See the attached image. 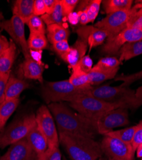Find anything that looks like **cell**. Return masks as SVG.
Returning <instances> with one entry per match:
<instances>
[{"instance_id":"obj_1","label":"cell","mask_w":142,"mask_h":160,"mask_svg":"<svg viewBox=\"0 0 142 160\" xmlns=\"http://www.w3.org/2000/svg\"><path fill=\"white\" fill-rule=\"evenodd\" d=\"M47 107L52 114L58 132H66L94 138L98 134L95 124L63 102H53Z\"/></svg>"},{"instance_id":"obj_2","label":"cell","mask_w":142,"mask_h":160,"mask_svg":"<svg viewBox=\"0 0 142 160\" xmlns=\"http://www.w3.org/2000/svg\"><path fill=\"white\" fill-rule=\"evenodd\" d=\"M60 143L72 160H98L103 154L100 144L94 138L58 132Z\"/></svg>"},{"instance_id":"obj_3","label":"cell","mask_w":142,"mask_h":160,"mask_svg":"<svg viewBox=\"0 0 142 160\" xmlns=\"http://www.w3.org/2000/svg\"><path fill=\"white\" fill-rule=\"evenodd\" d=\"M88 95L114 104L118 108L134 110L135 91L130 87L122 85L111 87L105 85L95 88L92 87L89 90Z\"/></svg>"},{"instance_id":"obj_4","label":"cell","mask_w":142,"mask_h":160,"mask_svg":"<svg viewBox=\"0 0 142 160\" xmlns=\"http://www.w3.org/2000/svg\"><path fill=\"white\" fill-rule=\"evenodd\" d=\"M92 87L77 88L71 84L69 79L46 82L41 89V95L47 104L63 101L69 102L82 95L88 94Z\"/></svg>"},{"instance_id":"obj_5","label":"cell","mask_w":142,"mask_h":160,"mask_svg":"<svg viewBox=\"0 0 142 160\" xmlns=\"http://www.w3.org/2000/svg\"><path fill=\"white\" fill-rule=\"evenodd\" d=\"M69 104L77 113L93 122L95 124L102 115L111 110L119 108L114 104L108 103L88 94L77 98L69 102Z\"/></svg>"},{"instance_id":"obj_6","label":"cell","mask_w":142,"mask_h":160,"mask_svg":"<svg viewBox=\"0 0 142 160\" xmlns=\"http://www.w3.org/2000/svg\"><path fill=\"white\" fill-rule=\"evenodd\" d=\"M36 125L35 115L33 114L24 116L13 122L0 132V148L4 149L25 138Z\"/></svg>"},{"instance_id":"obj_7","label":"cell","mask_w":142,"mask_h":160,"mask_svg":"<svg viewBox=\"0 0 142 160\" xmlns=\"http://www.w3.org/2000/svg\"><path fill=\"white\" fill-rule=\"evenodd\" d=\"M35 119L37 126L47 140L48 148H59V135L55 121L47 106L42 105L38 108Z\"/></svg>"},{"instance_id":"obj_8","label":"cell","mask_w":142,"mask_h":160,"mask_svg":"<svg viewBox=\"0 0 142 160\" xmlns=\"http://www.w3.org/2000/svg\"><path fill=\"white\" fill-rule=\"evenodd\" d=\"M24 25V22L19 17L13 15L10 19L1 22L0 28L8 33L14 42L21 49L24 58L27 59L31 57V51L26 39Z\"/></svg>"},{"instance_id":"obj_9","label":"cell","mask_w":142,"mask_h":160,"mask_svg":"<svg viewBox=\"0 0 142 160\" xmlns=\"http://www.w3.org/2000/svg\"><path fill=\"white\" fill-rule=\"evenodd\" d=\"M103 154L113 160H133L135 152L131 144L105 135L100 143Z\"/></svg>"},{"instance_id":"obj_10","label":"cell","mask_w":142,"mask_h":160,"mask_svg":"<svg viewBox=\"0 0 142 160\" xmlns=\"http://www.w3.org/2000/svg\"><path fill=\"white\" fill-rule=\"evenodd\" d=\"M130 124L127 109L119 108L107 112L102 115L96 122L98 134L105 135L114 128Z\"/></svg>"},{"instance_id":"obj_11","label":"cell","mask_w":142,"mask_h":160,"mask_svg":"<svg viewBox=\"0 0 142 160\" xmlns=\"http://www.w3.org/2000/svg\"><path fill=\"white\" fill-rule=\"evenodd\" d=\"M130 16V10L113 12L98 21L94 26L105 31L107 39H111L127 28Z\"/></svg>"},{"instance_id":"obj_12","label":"cell","mask_w":142,"mask_h":160,"mask_svg":"<svg viewBox=\"0 0 142 160\" xmlns=\"http://www.w3.org/2000/svg\"><path fill=\"white\" fill-rule=\"evenodd\" d=\"M141 41H142V30L127 28L113 38L107 39L101 51L108 56L115 55L125 44Z\"/></svg>"},{"instance_id":"obj_13","label":"cell","mask_w":142,"mask_h":160,"mask_svg":"<svg viewBox=\"0 0 142 160\" xmlns=\"http://www.w3.org/2000/svg\"><path fill=\"white\" fill-rule=\"evenodd\" d=\"M36 159L37 154L26 138L10 145L7 152L0 158V160Z\"/></svg>"},{"instance_id":"obj_14","label":"cell","mask_w":142,"mask_h":160,"mask_svg":"<svg viewBox=\"0 0 142 160\" xmlns=\"http://www.w3.org/2000/svg\"><path fill=\"white\" fill-rule=\"evenodd\" d=\"M78 37L84 39L91 49L103 44L108 38L107 33L95 26H83L76 30Z\"/></svg>"},{"instance_id":"obj_15","label":"cell","mask_w":142,"mask_h":160,"mask_svg":"<svg viewBox=\"0 0 142 160\" xmlns=\"http://www.w3.org/2000/svg\"><path fill=\"white\" fill-rule=\"evenodd\" d=\"M88 48L87 42L84 39L78 37L75 43L70 48V49L61 55L60 58L67 63L72 68V67L77 65L80 60L85 56Z\"/></svg>"},{"instance_id":"obj_16","label":"cell","mask_w":142,"mask_h":160,"mask_svg":"<svg viewBox=\"0 0 142 160\" xmlns=\"http://www.w3.org/2000/svg\"><path fill=\"white\" fill-rule=\"evenodd\" d=\"M44 65L41 62L34 60L32 57L25 59L21 65V71L24 78L37 80L43 83Z\"/></svg>"},{"instance_id":"obj_17","label":"cell","mask_w":142,"mask_h":160,"mask_svg":"<svg viewBox=\"0 0 142 160\" xmlns=\"http://www.w3.org/2000/svg\"><path fill=\"white\" fill-rule=\"evenodd\" d=\"M26 138L36 153L37 157L44 154L48 149L47 140L37 125L34 127Z\"/></svg>"},{"instance_id":"obj_18","label":"cell","mask_w":142,"mask_h":160,"mask_svg":"<svg viewBox=\"0 0 142 160\" xmlns=\"http://www.w3.org/2000/svg\"><path fill=\"white\" fill-rule=\"evenodd\" d=\"M29 87V83L24 79L10 76L5 92V100L19 99L21 93Z\"/></svg>"},{"instance_id":"obj_19","label":"cell","mask_w":142,"mask_h":160,"mask_svg":"<svg viewBox=\"0 0 142 160\" xmlns=\"http://www.w3.org/2000/svg\"><path fill=\"white\" fill-rule=\"evenodd\" d=\"M34 0H16L12 7L13 15L19 17L27 24L33 14Z\"/></svg>"},{"instance_id":"obj_20","label":"cell","mask_w":142,"mask_h":160,"mask_svg":"<svg viewBox=\"0 0 142 160\" xmlns=\"http://www.w3.org/2000/svg\"><path fill=\"white\" fill-rule=\"evenodd\" d=\"M46 33L47 40L52 44L68 40L70 35V31L68 28L63 24H53L47 26Z\"/></svg>"},{"instance_id":"obj_21","label":"cell","mask_w":142,"mask_h":160,"mask_svg":"<svg viewBox=\"0 0 142 160\" xmlns=\"http://www.w3.org/2000/svg\"><path fill=\"white\" fill-rule=\"evenodd\" d=\"M16 44L11 39L9 47L0 55V73L10 72V69L16 59Z\"/></svg>"},{"instance_id":"obj_22","label":"cell","mask_w":142,"mask_h":160,"mask_svg":"<svg viewBox=\"0 0 142 160\" xmlns=\"http://www.w3.org/2000/svg\"><path fill=\"white\" fill-rule=\"evenodd\" d=\"M19 99L5 100L0 104V132L3 129L8 118L17 108Z\"/></svg>"},{"instance_id":"obj_23","label":"cell","mask_w":142,"mask_h":160,"mask_svg":"<svg viewBox=\"0 0 142 160\" xmlns=\"http://www.w3.org/2000/svg\"><path fill=\"white\" fill-rule=\"evenodd\" d=\"M118 53L119 54V59L121 63L142 55V41L125 44Z\"/></svg>"},{"instance_id":"obj_24","label":"cell","mask_w":142,"mask_h":160,"mask_svg":"<svg viewBox=\"0 0 142 160\" xmlns=\"http://www.w3.org/2000/svg\"><path fill=\"white\" fill-rule=\"evenodd\" d=\"M133 2L132 0H104L101 4L108 15L116 12L130 10Z\"/></svg>"},{"instance_id":"obj_25","label":"cell","mask_w":142,"mask_h":160,"mask_svg":"<svg viewBox=\"0 0 142 160\" xmlns=\"http://www.w3.org/2000/svg\"><path fill=\"white\" fill-rule=\"evenodd\" d=\"M69 81L77 88H89L92 87L90 83L88 74L83 72L80 67L76 65L72 68V74Z\"/></svg>"},{"instance_id":"obj_26","label":"cell","mask_w":142,"mask_h":160,"mask_svg":"<svg viewBox=\"0 0 142 160\" xmlns=\"http://www.w3.org/2000/svg\"><path fill=\"white\" fill-rule=\"evenodd\" d=\"M119 70H116L113 71H104L99 70L95 68L92 69L88 74L89 82L90 85H97L104 82L106 81L108 79H113L117 75Z\"/></svg>"},{"instance_id":"obj_27","label":"cell","mask_w":142,"mask_h":160,"mask_svg":"<svg viewBox=\"0 0 142 160\" xmlns=\"http://www.w3.org/2000/svg\"><path fill=\"white\" fill-rule=\"evenodd\" d=\"M28 46L30 51H42L48 46V40L46 34L30 33L27 41Z\"/></svg>"},{"instance_id":"obj_28","label":"cell","mask_w":142,"mask_h":160,"mask_svg":"<svg viewBox=\"0 0 142 160\" xmlns=\"http://www.w3.org/2000/svg\"><path fill=\"white\" fill-rule=\"evenodd\" d=\"M41 18L45 24L47 26L53 24H63V19L65 18V16L63 15L60 0H59L54 10L52 12L50 13V14H44L41 17Z\"/></svg>"},{"instance_id":"obj_29","label":"cell","mask_w":142,"mask_h":160,"mask_svg":"<svg viewBox=\"0 0 142 160\" xmlns=\"http://www.w3.org/2000/svg\"><path fill=\"white\" fill-rule=\"evenodd\" d=\"M136 129V125L131 127L126 128L125 129L112 131L105 135H108L111 137L118 138L125 143L132 145L133 139ZM105 136V135H104Z\"/></svg>"},{"instance_id":"obj_30","label":"cell","mask_w":142,"mask_h":160,"mask_svg":"<svg viewBox=\"0 0 142 160\" xmlns=\"http://www.w3.org/2000/svg\"><path fill=\"white\" fill-rule=\"evenodd\" d=\"M120 61L119 58L114 57H106L99 60L94 68L104 71H113L119 70Z\"/></svg>"},{"instance_id":"obj_31","label":"cell","mask_w":142,"mask_h":160,"mask_svg":"<svg viewBox=\"0 0 142 160\" xmlns=\"http://www.w3.org/2000/svg\"><path fill=\"white\" fill-rule=\"evenodd\" d=\"M28 26L30 33L46 34V28L45 23L41 17L33 15L27 24Z\"/></svg>"},{"instance_id":"obj_32","label":"cell","mask_w":142,"mask_h":160,"mask_svg":"<svg viewBox=\"0 0 142 160\" xmlns=\"http://www.w3.org/2000/svg\"><path fill=\"white\" fill-rule=\"evenodd\" d=\"M102 1L101 0H92L90 1L85 9L87 14L89 22H94L100 10Z\"/></svg>"},{"instance_id":"obj_33","label":"cell","mask_w":142,"mask_h":160,"mask_svg":"<svg viewBox=\"0 0 142 160\" xmlns=\"http://www.w3.org/2000/svg\"><path fill=\"white\" fill-rule=\"evenodd\" d=\"M142 79V70L133 74H131L129 75H124L119 76L115 78V81L116 82H122V86L124 87H130L133 83Z\"/></svg>"},{"instance_id":"obj_34","label":"cell","mask_w":142,"mask_h":160,"mask_svg":"<svg viewBox=\"0 0 142 160\" xmlns=\"http://www.w3.org/2000/svg\"><path fill=\"white\" fill-rule=\"evenodd\" d=\"M36 160H62V156L59 148H48L44 154L37 157Z\"/></svg>"},{"instance_id":"obj_35","label":"cell","mask_w":142,"mask_h":160,"mask_svg":"<svg viewBox=\"0 0 142 160\" xmlns=\"http://www.w3.org/2000/svg\"><path fill=\"white\" fill-rule=\"evenodd\" d=\"M79 3L80 1L78 0H60V3L65 18H67L69 15L73 13V11Z\"/></svg>"},{"instance_id":"obj_36","label":"cell","mask_w":142,"mask_h":160,"mask_svg":"<svg viewBox=\"0 0 142 160\" xmlns=\"http://www.w3.org/2000/svg\"><path fill=\"white\" fill-rule=\"evenodd\" d=\"M10 72L7 74L0 73V104L5 100V92Z\"/></svg>"},{"instance_id":"obj_37","label":"cell","mask_w":142,"mask_h":160,"mask_svg":"<svg viewBox=\"0 0 142 160\" xmlns=\"http://www.w3.org/2000/svg\"><path fill=\"white\" fill-rule=\"evenodd\" d=\"M52 48L54 51L61 57L67 52L70 49L71 47L69 44L68 40H66V41H62L52 44Z\"/></svg>"},{"instance_id":"obj_38","label":"cell","mask_w":142,"mask_h":160,"mask_svg":"<svg viewBox=\"0 0 142 160\" xmlns=\"http://www.w3.org/2000/svg\"><path fill=\"white\" fill-rule=\"evenodd\" d=\"M80 68L85 73H88L93 68V61L89 55L84 56L77 63Z\"/></svg>"},{"instance_id":"obj_39","label":"cell","mask_w":142,"mask_h":160,"mask_svg":"<svg viewBox=\"0 0 142 160\" xmlns=\"http://www.w3.org/2000/svg\"><path fill=\"white\" fill-rule=\"evenodd\" d=\"M141 143H142V121L136 125V129L133 139L132 147L134 152Z\"/></svg>"},{"instance_id":"obj_40","label":"cell","mask_w":142,"mask_h":160,"mask_svg":"<svg viewBox=\"0 0 142 160\" xmlns=\"http://www.w3.org/2000/svg\"><path fill=\"white\" fill-rule=\"evenodd\" d=\"M46 14L44 0H35L33 4V14L37 16H44Z\"/></svg>"},{"instance_id":"obj_41","label":"cell","mask_w":142,"mask_h":160,"mask_svg":"<svg viewBox=\"0 0 142 160\" xmlns=\"http://www.w3.org/2000/svg\"><path fill=\"white\" fill-rule=\"evenodd\" d=\"M136 99L135 101L134 110L138 108L142 105V85L137 88L135 91Z\"/></svg>"},{"instance_id":"obj_42","label":"cell","mask_w":142,"mask_h":160,"mask_svg":"<svg viewBox=\"0 0 142 160\" xmlns=\"http://www.w3.org/2000/svg\"><path fill=\"white\" fill-rule=\"evenodd\" d=\"M58 1L59 0H44L46 14H50L54 10Z\"/></svg>"},{"instance_id":"obj_43","label":"cell","mask_w":142,"mask_h":160,"mask_svg":"<svg viewBox=\"0 0 142 160\" xmlns=\"http://www.w3.org/2000/svg\"><path fill=\"white\" fill-rule=\"evenodd\" d=\"M10 42L8 41L7 38L3 36L0 35V55L9 47Z\"/></svg>"},{"instance_id":"obj_44","label":"cell","mask_w":142,"mask_h":160,"mask_svg":"<svg viewBox=\"0 0 142 160\" xmlns=\"http://www.w3.org/2000/svg\"><path fill=\"white\" fill-rule=\"evenodd\" d=\"M77 13L79 18V22L84 26L86 25V24L89 22V20H88V18L86 12V10H84L82 11H79V12H77Z\"/></svg>"},{"instance_id":"obj_45","label":"cell","mask_w":142,"mask_h":160,"mask_svg":"<svg viewBox=\"0 0 142 160\" xmlns=\"http://www.w3.org/2000/svg\"><path fill=\"white\" fill-rule=\"evenodd\" d=\"M67 18H69V21L72 24H77V22H79V18H78V15H77V12L72 13L71 15L69 16V17Z\"/></svg>"},{"instance_id":"obj_46","label":"cell","mask_w":142,"mask_h":160,"mask_svg":"<svg viewBox=\"0 0 142 160\" xmlns=\"http://www.w3.org/2000/svg\"><path fill=\"white\" fill-rule=\"evenodd\" d=\"M136 156L138 158H140L142 159V143L138 145L136 150Z\"/></svg>"},{"instance_id":"obj_47","label":"cell","mask_w":142,"mask_h":160,"mask_svg":"<svg viewBox=\"0 0 142 160\" xmlns=\"http://www.w3.org/2000/svg\"><path fill=\"white\" fill-rule=\"evenodd\" d=\"M4 20V16L2 14V12H0V24H1V22Z\"/></svg>"},{"instance_id":"obj_48","label":"cell","mask_w":142,"mask_h":160,"mask_svg":"<svg viewBox=\"0 0 142 160\" xmlns=\"http://www.w3.org/2000/svg\"><path fill=\"white\" fill-rule=\"evenodd\" d=\"M136 3H140L141 5H142V0H138V1H136Z\"/></svg>"},{"instance_id":"obj_49","label":"cell","mask_w":142,"mask_h":160,"mask_svg":"<svg viewBox=\"0 0 142 160\" xmlns=\"http://www.w3.org/2000/svg\"><path fill=\"white\" fill-rule=\"evenodd\" d=\"M62 160H67V159H66V158L65 156H63L62 157Z\"/></svg>"},{"instance_id":"obj_50","label":"cell","mask_w":142,"mask_h":160,"mask_svg":"<svg viewBox=\"0 0 142 160\" xmlns=\"http://www.w3.org/2000/svg\"><path fill=\"white\" fill-rule=\"evenodd\" d=\"M108 160H113V159H111V158H108Z\"/></svg>"},{"instance_id":"obj_51","label":"cell","mask_w":142,"mask_h":160,"mask_svg":"<svg viewBox=\"0 0 142 160\" xmlns=\"http://www.w3.org/2000/svg\"><path fill=\"white\" fill-rule=\"evenodd\" d=\"M141 160H142V159H141Z\"/></svg>"}]
</instances>
